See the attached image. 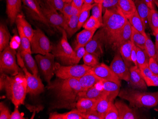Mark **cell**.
Listing matches in <instances>:
<instances>
[{"label":"cell","mask_w":158,"mask_h":119,"mask_svg":"<svg viewBox=\"0 0 158 119\" xmlns=\"http://www.w3.org/2000/svg\"><path fill=\"white\" fill-rule=\"evenodd\" d=\"M134 2L135 4L136 11L143 20L145 28H146L147 24H148V16L150 8L145 0H135Z\"/></svg>","instance_id":"cell-28"},{"label":"cell","mask_w":158,"mask_h":119,"mask_svg":"<svg viewBox=\"0 0 158 119\" xmlns=\"http://www.w3.org/2000/svg\"><path fill=\"white\" fill-rule=\"evenodd\" d=\"M133 44V42L130 40L122 45L118 49L125 64L129 68L133 66V63L131 59Z\"/></svg>","instance_id":"cell-24"},{"label":"cell","mask_w":158,"mask_h":119,"mask_svg":"<svg viewBox=\"0 0 158 119\" xmlns=\"http://www.w3.org/2000/svg\"><path fill=\"white\" fill-rule=\"evenodd\" d=\"M127 19L133 28L142 33L145 37H147V33L145 32V26L137 11L135 13L129 16Z\"/></svg>","instance_id":"cell-29"},{"label":"cell","mask_w":158,"mask_h":119,"mask_svg":"<svg viewBox=\"0 0 158 119\" xmlns=\"http://www.w3.org/2000/svg\"><path fill=\"white\" fill-rule=\"evenodd\" d=\"M79 15L72 16L68 18L65 19V23L64 29L67 33L69 38L72 37L73 35L79 30Z\"/></svg>","instance_id":"cell-26"},{"label":"cell","mask_w":158,"mask_h":119,"mask_svg":"<svg viewBox=\"0 0 158 119\" xmlns=\"http://www.w3.org/2000/svg\"><path fill=\"white\" fill-rule=\"evenodd\" d=\"M154 2H155V4L158 8V0H154Z\"/></svg>","instance_id":"cell-63"},{"label":"cell","mask_w":158,"mask_h":119,"mask_svg":"<svg viewBox=\"0 0 158 119\" xmlns=\"http://www.w3.org/2000/svg\"><path fill=\"white\" fill-rule=\"evenodd\" d=\"M6 13L12 25L16 23L17 17L21 13L22 0H6Z\"/></svg>","instance_id":"cell-17"},{"label":"cell","mask_w":158,"mask_h":119,"mask_svg":"<svg viewBox=\"0 0 158 119\" xmlns=\"http://www.w3.org/2000/svg\"><path fill=\"white\" fill-rule=\"evenodd\" d=\"M141 74L143 78H151L152 75H154L151 70L149 65L146 64L140 67Z\"/></svg>","instance_id":"cell-51"},{"label":"cell","mask_w":158,"mask_h":119,"mask_svg":"<svg viewBox=\"0 0 158 119\" xmlns=\"http://www.w3.org/2000/svg\"><path fill=\"white\" fill-rule=\"evenodd\" d=\"M149 67L154 75L158 76V64L152 58H150L149 61Z\"/></svg>","instance_id":"cell-52"},{"label":"cell","mask_w":158,"mask_h":119,"mask_svg":"<svg viewBox=\"0 0 158 119\" xmlns=\"http://www.w3.org/2000/svg\"><path fill=\"white\" fill-rule=\"evenodd\" d=\"M15 49L9 45L0 54V72L10 76H14L23 71L17 63Z\"/></svg>","instance_id":"cell-5"},{"label":"cell","mask_w":158,"mask_h":119,"mask_svg":"<svg viewBox=\"0 0 158 119\" xmlns=\"http://www.w3.org/2000/svg\"><path fill=\"white\" fill-rule=\"evenodd\" d=\"M11 113L8 107L3 103H0V119H10Z\"/></svg>","instance_id":"cell-48"},{"label":"cell","mask_w":158,"mask_h":119,"mask_svg":"<svg viewBox=\"0 0 158 119\" xmlns=\"http://www.w3.org/2000/svg\"><path fill=\"white\" fill-rule=\"evenodd\" d=\"M78 79L82 91L87 90L102 80L97 76L91 69Z\"/></svg>","instance_id":"cell-20"},{"label":"cell","mask_w":158,"mask_h":119,"mask_svg":"<svg viewBox=\"0 0 158 119\" xmlns=\"http://www.w3.org/2000/svg\"><path fill=\"white\" fill-rule=\"evenodd\" d=\"M148 23L153 35L158 32V12L156 9H150L148 16Z\"/></svg>","instance_id":"cell-39"},{"label":"cell","mask_w":158,"mask_h":119,"mask_svg":"<svg viewBox=\"0 0 158 119\" xmlns=\"http://www.w3.org/2000/svg\"><path fill=\"white\" fill-rule=\"evenodd\" d=\"M92 68L86 65L62 66L56 62L55 74L57 78L63 79H79Z\"/></svg>","instance_id":"cell-7"},{"label":"cell","mask_w":158,"mask_h":119,"mask_svg":"<svg viewBox=\"0 0 158 119\" xmlns=\"http://www.w3.org/2000/svg\"><path fill=\"white\" fill-rule=\"evenodd\" d=\"M148 87H158V76L153 75L151 78H143Z\"/></svg>","instance_id":"cell-53"},{"label":"cell","mask_w":158,"mask_h":119,"mask_svg":"<svg viewBox=\"0 0 158 119\" xmlns=\"http://www.w3.org/2000/svg\"><path fill=\"white\" fill-rule=\"evenodd\" d=\"M118 7L127 18L136 11L135 4L133 0H119Z\"/></svg>","instance_id":"cell-31"},{"label":"cell","mask_w":158,"mask_h":119,"mask_svg":"<svg viewBox=\"0 0 158 119\" xmlns=\"http://www.w3.org/2000/svg\"><path fill=\"white\" fill-rule=\"evenodd\" d=\"M47 88L54 96V108L71 109L76 107L79 93L82 91L77 79L58 78L48 83Z\"/></svg>","instance_id":"cell-1"},{"label":"cell","mask_w":158,"mask_h":119,"mask_svg":"<svg viewBox=\"0 0 158 119\" xmlns=\"http://www.w3.org/2000/svg\"><path fill=\"white\" fill-rule=\"evenodd\" d=\"M55 57L53 53H47L45 55L37 54L35 56V61L42 74L48 84L51 82V79L56 71Z\"/></svg>","instance_id":"cell-8"},{"label":"cell","mask_w":158,"mask_h":119,"mask_svg":"<svg viewBox=\"0 0 158 119\" xmlns=\"http://www.w3.org/2000/svg\"><path fill=\"white\" fill-rule=\"evenodd\" d=\"M91 12L92 16L96 18L100 23L103 24L102 3H93Z\"/></svg>","instance_id":"cell-44"},{"label":"cell","mask_w":158,"mask_h":119,"mask_svg":"<svg viewBox=\"0 0 158 119\" xmlns=\"http://www.w3.org/2000/svg\"><path fill=\"white\" fill-rule=\"evenodd\" d=\"M31 42L32 53L45 55L52 52L53 45L49 39L40 29L34 30Z\"/></svg>","instance_id":"cell-9"},{"label":"cell","mask_w":158,"mask_h":119,"mask_svg":"<svg viewBox=\"0 0 158 119\" xmlns=\"http://www.w3.org/2000/svg\"><path fill=\"white\" fill-rule=\"evenodd\" d=\"M136 56H137V47L133 43L132 53H131V59H132L133 63L134 64L135 66H137Z\"/></svg>","instance_id":"cell-56"},{"label":"cell","mask_w":158,"mask_h":119,"mask_svg":"<svg viewBox=\"0 0 158 119\" xmlns=\"http://www.w3.org/2000/svg\"><path fill=\"white\" fill-rule=\"evenodd\" d=\"M19 51L20 52L21 57L23 60L24 63L27 70L33 74L39 75V69L37 63L31 56V53L24 50Z\"/></svg>","instance_id":"cell-23"},{"label":"cell","mask_w":158,"mask_h":119,"mask_svg":"<svg viewBox=\"0 0 158 119\" xmlns=\"http://www.w3.org/2000/svg\"><path fill=\"white\" fill-rule=\"evenodd\" d=\"M20 44L21 42L19 36L18 37V36H14L10 40L9 46L12 49L16 50V49H18L19 47H20Z\"/></svg>","instance_id":"cell-54"},{"label":"cell","mask_w":158,"mask_h":119,"mask_svg":"<svg viewBox=\"0 0 158 119\" xmlns=\"http://www.w3.org/2000/svg\"><path fill=\"white\" fill-rule=\"evenodd\" d=\"M110 66L120 80H123L129 82L130 80V69L125 64L119 50L114 55Z\"/></svg>","instance_id":"cell-14"},{"label":"cell","mask_w":158,"mask_h":119,"mask_svg":"<svg viewBox=\"0 0 158 119\" xmlns=\"http://www.w3.org/2000/svg\"><path fill=\"white\" fill-rule=\"evenodd\" d=\"M16 23L18 31L20 37V42H21L19 50L20 51L24 50L32 54L31 40L26 36L21 26L17 23Z\"/></svg>","instance_id":"cell-33"},{"label":"cell","mask_w":158,"mask_h":119,"mask_svg":"<svg viewBox=\"0 0 158 119\" xmlns=\"http://www.w3.org/2000/svg\"><path fill=\"white\" fill-rule=\"evenodd\" d=\"M91 70L97 76L102 79L116 83L121 86L120 80L112 70L110 66L105 64L99 63L92 67Z\"/></svg>","instance_id":"cell-15"},{"label":"cell","mask_w":158,"mask_h":119,"mask_svg":"<svg viewBox=\"0 0 158 119\" xmlns=\"http://www.w3.org/2000/svg\"><path fill=\"white\" fill-rule=\"evenodd\" d=\"M23 115L21 114L19 110V106H15L14 111L11 113L10 119H25Z\"/></svg>","instance_id":"cell-55"},{"label":"cell","mask_w":158,"mask_h":119,"mask_svg":"<svg viewBox=\"0 0 158 119\" xmlns=\"http://www.w3.org/2000/svg\"><path fill=\"white\" fill-rule=\"evenodd\" d=\"M64 2H66V3H68V2H72V0H63Z\"/></svg>","instance_id":"cell-62"},{"label":"cell","mask_w":158,"mask_h":119,"mask_svg":"<svg viewBox=\"0 0 158 119\" xmlns=\"http://www.w3.org/2000/svg\"><path fill=\"white\" fill-rule=\"evenodd\" d=\"M40 4H47L51 6L50 0H38Z\"/></svg>","instance_id":"cell-58"},{"label":"cell","mask_w":158,"mask_h":119,"mask_svg":"<svg viewBox=\"0 0 158 119\" xmlns=\"http://www.w3.org/2000/svg\"><path fill=\"white\" fill-rule=\"evenodd\" d=\"M98 100L89 99L87 98H80L76 102V109L81 113H85L95 110Z\"/></svg>","instance_id":"cell-22"},{"label":"cell","mask_w":158,"mask_h":119,"mask_svg":"<svg viewBox=\"0 0 158 119\" xmlns=\"http://www.w3.org/2000/svg\"><path fill=\"white\" fill-rule=\"evenodd\" d=\"M104 45H105V36L103 29L101 28L85 46L86 52L93 54L99 58L103 53Z\"/></svg>","instance_id":"cell-12"},{"label":"cell","mask_w":158,"mask_h":119,"mask_svg":"<svg viewBox=\"0 0 158 119\" xmlns=\"http://www.w3.org/2000/svg\"><path fill=\"white\" fill-rule=\"evenodd\" d=\"M81 10L73 5L72 2H65L62 13L64 18L67 19L72 16L78 15L80 13Z\"/></svg>","instance_id":"cell-40"},{"label":"cell","mask_w":158,"mask_h":119,"mask_svg":"<svg viewBox=\"0 0 158 119\" xmlns=\"http://www.w3.org/2000/svg\"><path fill=\"white\" fill-rule=\"evenodd\" d=\"M93 4H83L79 15L78 27L79 30L82 27L84 24L89 18L90 11L91 10Z\"/></svg>","instance_id":"cell-38"},{"label":"cell","mask_w":158,"mask_h":119,"mask_svg":"<svg viewBox=\"0 0 158 119\" xmlns=\"http://www.w3.org/2000/svg\"><path fill=\"white\" fill-rule=\"evenodd\" d=\"M132 32V26L128 20L123 29L121 30L118 34L116 41L113 46V49H119L123 44L131 40Z\"/></svg>","instance_id":"cell-19"},{"label":"cell","mask_w":158,"mask_h":119,"mask_svg":"<svg viewBox=\"0 0 158 119\" xmlns=\"http://www.w3.org/2000/svg\"><path fill=\"white\" fill-rule=\"evenodd\" d=\"M155 37V46L158 49V32H156L154 34Z\"/></svg>","instance_id":"cell-59"},{"label":"cell","mask_w":158,"mask_h":119,"mask_svg":"<svg viewBox=\"0 0 158 119\" xmlns=\"http://www.w3.org/2000/svg\"><path fill=\"white\" fill-rule=\"evenodd\" d=\"M65 2L63 0H50V4L51 6L54 7L57 11H60L61 13L63 11V8Z\"/></svg>","instance_id":"cell-50"},{"label":"cell","mask_w":158,"mask_h":119,"mask_svg":"<svg viewBox=\"0 0 158 119\" xmlns=\"http://www.w3.org/2000/svg\"><path fill=\"white\" fill-rule=\"evenodd\" d=\"M102 26L103 24L100 23L98 19L95 17L91 16L84 24L82 27L86 30H97Z\"/></svg>","instance_id":"cell-42"},{"label":"cell","mask_w":158,"mask_h":119,"mask_svg":"<svg viewBox=\"0 0 158 119\" xmlns=\"http://www.w3.org/2000/svg\"><path fill=\"white\" fill-rule=\"evenodd\" d=\"M119 0H104L102 3L103 13L107 10L113 9L118 7Z\"/></svg>","instance_id":"cell-47"},{"label":"cell","mask_w":158,"mask_h":119,"mask_svg":"<svg viewBox=\"0 0 158 119\" xmlns=\"http://www.w3.org/2000/svg\"><path fill=\"white\" fill-rule=\"evenodd\" d=\"M22 2L27 15L31 18L48 28L51 27L43 13L40 4L38 0H22Z\"/></svg>","instance_id":"cell-11"},{"label":"cell","mask_w":158,"mask_h":119,"mask_svg":"<svg viewBox=\"0 0 158 119\" xmlns=\"http://www.w3.org/2000/svg\"><path fill=\"white\" fill-rule=\"evenodd\" d=\"M61 32L62 38L56 45L53 46L52 53L64 65H73L75 51L69 44L65 30H62Z\"/></svg>","instance_id":"cell-6"},{"label":"cell","mask_w":158,"mask_h":119,"mask_svg":"<svg viewBox=\"0 0 158 119\" xmlns=\"http://www.w3.org/2000/svg\"><path fill=\"white\" fill-rule=\"evenodd\" d=\"M128 21L118 7L107 10L103 15L102 29L105 36V45L112 48L117 36Z\"/></svg>","instance_id":"cell-3"},{"label":"cell","mask_w":158,"mask_h":119,"mask_svg":"<svg viewBox=\"0 0 158 119\" xmlns=\"http://www.w3.org/2000/svg\"><path fill=\"white\" fill-rule=\"evenodd\" d=\"M145 49L149 57L154 59L158 64V49L152 40L149 35H147Z\"/></svg>","instance_id":"cell-37"},{"label":"cell","mask_w":158,"mask_h":119,"mask_svg":"<svg viewBox=\"0 0 158 119\" xmlns=\"http://www.w3.org/2000/svg\"><path fill=\"white\" fill-rule=\"evenodd\" d=\"M72 3L77 8L81 10L84 4V0H72Z\"/></svg>","instance_id":"cell-57"},{"label":"cell","mask_w":158,"mask_h":119,"mask_svg":"<svg viewBox=\"0 0 158 119\" xmlns=\"http://www.w3.org/2000/svg\"><path fill=\"white\" fill-rule=\"evenodd\" d=\"M100 83L102 84L103 90L105 91L106 93L114 95L116 96H118L120 90V85H118L116 83L104 80L100 81Z\"/></svg>","instance_id":"cell-36"},{"label":"cell","mask_w":158,"mask_h":119,"mask_svg":"<svg viewBox=\"0 0 158 119\" xmlns=\"http://www.w3.org/2000/svg\"><path fill=\"white\" fill-rule=\"evenodd\" d=\"M150 58L145 49H143L137 47L136 61L137 66L139 68L145 65L148 64Z\"/></svg>","instance_id":"cell-41"},{"label":"cell","mask_w":158,"mask_h":119,"mask_svg":"<svg viewBox=\"0 0 158 119\" xmlns=\"http://www.w3.org/2000/svg\"><path fill=\"white\" fill-rule=\"evenodd\" d=\"M0 90H4L8 99L15 106L24 104L27 93V83L23 71L14 76L1 74Z\"/></svg>","instance_id":"cell-2"},{"label":"cell","mask_w":158,"mask_h":119,"mask_svg":"<svg viewBox=\"0 0 158 119\" xmlns=\"http://www.w3.org/2000/svg\"><path fill=\"white\" fill-rule=\"evenodd\" d=\"M94 2V0H84V4H92Z\"/></svg>","instance_id":"cell-60"},{"label":"cell","mask_w":158,"mask_h":119,"mask_svg":"<svg viewBox=\"0 0 158 119\" xmlns=\"http://www.w3.org/2000/svg\"><path fill=\"white\" fill-rule=\"evenodd\" d=\"M104 0H94V3H102Z\"/></svg>","instance_id":"cell-61"},{"label":"cell","mask_w":158,"mask_h":119,"mask_svg":"<svg viewBox=\"0 0 158 119\" xmlns=\"http://www.w3.org/2000/svg\"><path fill=\"white\" fill-rule=\"evenodd\" d=\"M116 97V96L108 93L98 100L95 110L104 117V119L110 106Z\"/></svg>","instance_id":"cell-21"},{"label":"cell","mask_w":158,"mask_h":119,"mask_svg":"<svg viewBox=\"0 0 158 119\" xmlns=\"http://www.w3.org/2000/svg\"><path fill=\"white\" fill-rule=\"evenodd\" d=\"M118 96L121 99L128 101L135 108H152L158 104V92L149 93L132 89L120 90Z\"/></svg>","instance_id":"cell-4"},{"label":"cell","mask_w":158,"mask_h":119,"mask_svg":"<svg viewBox=\"0 0 158 119\" xmlns=\"http://www.w3.org/2000/svg\"><path fill=\"white\" fill-rule=\"evenodd\" d=\"M84 64L93 67L99 64L98 58L93 54L86 52L83 57Z\"/></svg>","instance_id":"cell-43"},{"label":"cell","mask_w":158,"mask_h":119,"mask_svg":"<svg viewBox=\"0 0 158 119\" xmlns=\"http://www.w3.org/2000/svg\"><path fill=\"white\" fill-rule=\"evenodd\" d=\"M107 94L108 93L105 91L98 89L94 86L87 90L81 91L78 96V99L80 98H87L89 99L99 100Z\"/></svg>","instance_id":"cell-25"},{"label":"cell","mask_w":158,"mask_h":119,"mask_svg":"<svg viewBox=\"0 0 158 119\" xmlns=\"http://www.w3.org/2000/svg\"><path fill=\"white\" fill-rule=\"evenodd\" d=\"M24 73L27 83V93L32 96H38L44 92V85L39 75L29 71L25 65L21 66Z\"/></svg>","instance_id":"cell-13"},{"label":"cell","mask_w":158,"mask_h":119,"mask_svg":"<svg viewBox=\"0 0 158 119\" xmlns=\"http://www.w3.org/2000/svg\"><path fill=\"white\" fill-rule=\"evenodd\" d=\"M44 14L50 26L62 32L64 30L65 18L62 13L57 12L58 11L48 4H40Z\"/></svg>","instance_id":"cell-10"},{"label":"cell","mask_w":158,"mask_h":119,"mask_svg":"<svg viewBox=\"0 0 158 119\" xmlns=\"http://www.w3.org/2000/svg\"><path fill=\"white\" fill-rule=\"evenodd\" d=\"M147 37L144 36L142 33L132 27V36L131 40L138 48L145 49V43Z\"/></svg>","instance_id":"cell-35"},{"label":"cell","mask_w":158,"mask_h":119,"mask_svg":"<svg viewBox=\"0 0 158 119\" xmlns=\"http://www.w3.org/2000/svg\"><path fill=\"white\" fill-rule=\"evenodd\" d=\"M97 30H88L84 29L77 34L76 36V44L75 48L85 47L91 40Z\"/></svg>","instance_id":"cell-27"},{"label":"cell","mask_w":158,"mask_h":119,"mask_svg":"<svg viewBox=\"0 0 158 119\" xmlns=\"http://www.w3.org/2000/svg\"><path fill=\"white\" fill-rule=\"evenodd\" d=\"M49 119H83L81 113L77 109L65 113H60L57 112H52L49 114Z\"/></svg>","instance_id":"cell-30"},{"label":"cell","mask_w":158,"mask_h":119,"mask_svg":"<svg viewBox=\"0 0 158 119\" xmlns=\"http://www.w3.org/2000/svg\"><path fill=\"white\" fill-rule=\"evenodd\" d=\"M114 104L118 109L119 119H141L137 112L121 101H117Z\"/></svg>","instance_id":"cell-18"},{"label":"cell","mask_w":158,"mask_h":119,"mask_svg":"<svg viewBox=\"0 0 158 119\" xmlns=\"http://www.w3.org/2000/svg\"><path fill=\"white\" fill-rule=\"evenodd\" d=\"M75 51L74 58L73 61V65L78 64L79 62L83 58L84 54L86 53V49L85 47H79L74 49Z\"/></svg>","instance_id":"cell-46"},{"label":"cell","mask_w":158,"mask_h":119,"mask_svg":"<svg viewBox=\"0 0 158 119\" xmlns=\"http://www.w3.org/2000/svg\"><path fill=\"white\" fill-rule=\"evenodd\" d=\"M81 114L83 119H104V117L96 110L81 113Z\"/></svg>","instance_id":"cell-49"},{"label":"cell","mask_w":158,"mask_h":119,"mask_svg":"<svg viewBox=\"0 0 158 119\" xmlns=\"http://www.w3.org/2000/svg\"><path fill=\"white\" fill-rule=\"evenodd\" d=\"M15 23H17L21 26L26 36L31 41L34 33V30L32 29L31 25L26 19L23 13H20L18 15Z\"/></svg>","instance_id":"cell-32"},{"label":"cell","mask_w":158,"mask_h":119,"mask_svg":"<svg viewBox=\"0 0 158 119\" xmlns=\"http://www.w3.org/2000/svg\"><path fill=\"white\" fill-rule=\"evenodd\" d=\"M104 119H119L118 109L113 102L112 103L107 111Z\"/></svg>","instance_id":"cell-45"},{"label":"cell","mask_w":158,"mask_h":119,"mask_svg":"<svg viewBox=\"0 0 158 119\" xmlns=\"http://www.w3.org/2000/svg\"><path fill=\"white\" fill-rule=\"evenodd\" d=\"M10 34L7 27L3 23L0 25V51H3L8 46Z\"/></svg>","instance_id":"cell-34"},{"label":"cell","mask_w":158,"mask_h":119,"mask_svg":"<svg viewBox=\"0 0 158 119\" xmlns=\"http://www.w3.org/2000/svg\"><path fill=\"white\" fill-rule=\"evenodd\" d=\"M130 69V80L129 82L132 87L134 89L146 91L147 84L141 74L140 68L137 66H132Z\"/></svg>","instance_id":"cell-16"}]
</instances>
